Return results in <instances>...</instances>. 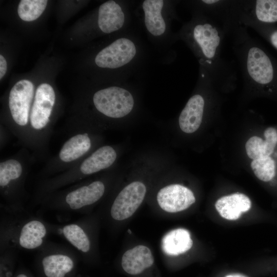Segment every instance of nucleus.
Returning a JSON list of instances; mask_svg holds the SVG:
<instances>
[{
	"instance_id": "nucleus-6",
	"label": "nucleus",
	"mask_w": 277,
	"mask_h": 277,
	"mask_svg": "<svg viewBox=\"0 0 277 277\" xmlns=\"http://www.w3.org/2000/svg\"><path fill=\"white\" fill-rule=\"evenodd\" d=\"M91 103L95 112L104 118L116 120L130 114L135 101L127 82L95 91Z\"/></svg>"
},
{
	"instance_id": "nucleus-23",
	"label": "nucleus",
	"mask_w": 277,
	"mask_h": 277,
	"mask_svg": "<svg viewBox=\"0 0 277 277\" xmlns=\"http://www.w3.org/2000/svg\"><path fill=\"white\" fill-rule=\"evenodd\" d=\"M225 277H246L243 275L240 274H231L226 276Z\"/></svg>"
},
{
	"instance_id": "nucleus-2",
	"label": "nucleus",
	"mask_w": 277,
	"mask_h": 277,
	"mask_svg": "<svg viewBox=\"0 0 277 277\" xmlns=\"http://www.w3.org/2000/svg\"><path fill=\"white\" fill-rule=\"evenodd\" d=\"M181 1L144 0L138 2L134 14L141 28L145 31L149 42L162 55L172 54L171 46L177 41L176 33L171 24L180 21L176 7ZM175 53V52H174Z\"/></svg>"
},
{
	"instance_id": "nucleus-25",
	"label": "nucleus",
	"mask_w": 277,
	"mask_h": 277,
	"mask_svg": "<svg viewBox=\"0 0 277 277\" xmlns=\"http://www.w3.org/2000/svg\"><path fill=\"white\" fill-rule=\"evenodd\" d=\"M128 232H129V233L131 232V231L129 229L128 230Z\"/></svg>"
},
{
	"instance_id": "nucleus-1",
	"label": "nucleus",
	"mask_w": 277,
	"mask_h": 277,
	"mask_svg": "<svg viewBox=\"0 0 277 277\" xmlns=\"http://www.w3.org/2000/svg\"><path fill=\"white\" fill-rule=\"evenodd\" d=\"M191 18L176 32L181 40L196 57L199 67L209 74L221 89L233 88L238 80L232 61L222 55L223 41L227 36L223 27L211 18L196 11H190Z\"/></svg>"
},
{
	"instance_id": "nucleus-9",
	"label": "nucleus",
	"mask_w": 277,
	"mask_h": 277,
	"mask_svg": "<svg viewBox=\"0 0 277 277\" xmlns=\"http://www.w3.org/2000/svg\"><path fill=\"white\" fill-rule=\"evenodd\" d=\"M108 168L109 166L106 164L105 156L96 149L71 169L47 180L43 190L51 191Z\"/></svg>"
},
{
	"instance_id": "nucleus-7",
	"label": "nucleus",
	"mask_w": 277,
	"mask_h": 277,
	"mask_svg": "<svg viewBox=\"0 0 277 277\" xmlns=\"http://www.w3.org/2000/svg\"><path fill=\"white\" fill-rule=\"evenodd\" d=\"M36 161L31 151L24 147L13 155L2 159L0 187L3 193L6 195L13 193Z\"/></svg>"
},
{
	"instance_id": "nucleus-24",
	"label": "nucleus",
	"mask_w": 277,
	"mask_h": 277,
	"mask_svg": "<svg viewBox=\"0 0 277 277\" xmlns=\"http://www.w3.org/2000/svg\"><path fill=\"white\" fill-rule=\"evenodd\" d=\"M16 277H28V276L24 274H21L18 275Z\"/></svg>"
},
{
	"instance_id": "nucleus-8",
	"label": "nucleus",
	"mask_w": 277,
	"mask_h": 277,
	"mask_svg": "<svg viewBox=\"0 0 277 277\" xmlns=\"http://www.w3.org/2000/svg\"><path fill=\"white\" fill-rule=\"evenodd\" d=\"M181 3L189 11L201 13L219 23L228 36L238 24L236 16V0H188Z\"/></svg>"
},
{
	"instance_id": "nucleus-13",
	"label": "nucleus",
	"mask_w": 277,
	"mask_h": 277,
	"mask_svg": "<svg viewBox=\"0 0 277 277\" xmlns=\"http://www.w3.org/2000/svg\"><path fill=\"white\" fill-rule=\"evenodd\" d=\"M154 263V258L147 247L138 245L128 250L122 258V267L127 273L136 275L150 267Z\"/></svg>"
},
{
	"instance_id": "nucleus-12",
	"label": "nucleus",
	"mask_w": 277,
	"mask_h": 277,
	"mask_svg": "<svg viewBox=\"0 0 277 277\" xmlns=\"http://www.w3.org/2000/svg\"><path fill=\"white\" fill-rule=\"evenodd\" d=\"M105 191L104 183L96 180L80 185L67 192L63 196V201L73 210L79 209L98 201Z\"/></svg>"
},
{
	"instance_id": "nucleus-20",
	"label": "nucleus",
	"mask_w": 277,
	"mask_h": 277,
	"mask_svg": "<svg viewBox=\"0 0 277 277\" xmlns=\"http://www.w3.org/2000/svg\"><path fill=\"white\" fill-rule=\"evenodd\" d=\"M63 232L66 239L78 250L87 252L90 249L88 237L78 225H68L64 227Z\"/></svg>"
},
{
	"instance_id": "nucleus-17",
	"label": "nucleus",
	"mask_w": 277,
	"mask_h": 277,
	"mask_svg": "<svg viewBox=\"0 0 277 277\" xmlns=\"http://www.w3.org/2000/svg\"><path fill=\"white\" fill-rule=\"evenodd\" d=\"M46 232V228L42 222L36 220L30 221L21 230L19 243L26 249L36 248L43 243Z\"/></svg>"
},
{
	"instance_id": "nucleus-18",
	"label": "nucleus",
	"mask_w": 277,
	"mask_h": 277,
	"mask_svg": "<svg viewBox=\"0 0 277 277\" xmlns=\"http://www.w3.org/2000/svg\"><path fill=\"white\" fill-rule=\"evenodd\" d=\"M42 264L47 277H65L73 267L72 259L63 254L48 255L43 259Z\"/></svg>"
},
{
	"instance_id": "nucleus-4",
	"label": "nucleus",
	"mask_w": 277,
	"mask_h": 277,
	"mask_svg": "<svg viewBox=\"0 0 277 277\" xmlns=\"http://www.w3.org/2000/svg\"><path fill=\"white\" fill-rule=\"evenodd\" d=\"M70 136L65 141L58 152L48 159L41 173L51 175L62 173L72 168L94 151V136L90 126L70 124Z\"/></svg>"
},
{
	"instance_id": "nucleus-19",
	"label": "nucleus",
	"mask_w": 277,
	"mask_h": 277,
	"mask_svg": "<svg viewBox=\"0 0 277 277\" xmlns=\"http://www.w3.org/2000/svg\"><path fill=\"white\" fill-rule=\"evenodd\" d=\"M47 3L46 0H22L17 8L18 16L24 21H34L43 13Z\"/></svg>"
},
{
	"instance_id": "nucleus-10",
	"label": "nucleus",
	"mask_w": 277,
	"mask_h": 277,
	"mask_svg": "<svg viewBox=\"0 0 277 277\" xmlns=\"http://www.w3.org/2000/svg\"><path fill=\"white\" fill-rule=\"evenodd\" d=\"M146 192L145 185L135 181L126 186L117 195L111 208L112 217L117 221L129 218L143 202Z\"/></svg>"
},
{
	"instance_id": "nucleus-11",
	"label": "nucleus",
	"mask_w": 277,
	"mask_h": 277,
	"mask_svg": "<svg viewBox=\"0 0 277 277\" xmlns=\"http://www.w3.org/2000/svg\"><path fill=\"white\" fill-rule=\"evenodd\" d=\"M157 201L163 210L174 213L187 209L195 202V198L189 188L180 184H171L159 190Z\"/></svg>"
},
{
	"instance_id": "nucleus-15",
	"label": "nucleus",
	"mask_w": 277,
	"mask_h": 277,
	"mask_svg": "<svg viewBox=\"0 0 277 277\" xmlns=\"http://www.w3.org/2000/svg\"><path fill=\"white\" fill-rule=\"evenodd\" d=\"M265 140L253 136L247 141L245 148L247 155L253 160L270 156L277 144V132L273 127L267 128L264 132Z\"/></svg>"
},
{
	"instance_id": "nucleus-3",
	"label": "nucleus",
	"mask_w": 277,
	"mask_h": 277,
	"mask_svg": "<svg viewBox=\"0 0 277 277\" xmlns=\"http://www.w3.org/2000/svg\"><path fill=\"white\" fill-rule=\"evenodd\" d=\"M56 95L54 88L42 83L36 88L32 105L29 123L28 146L36 160H48L49 143L56 116Z\"/></svg>"
},
{
	"instance_id": "nucleus-5",
	"label": "nucleus",
	"mask_w": 277,
	"mask_h": 277,
	"mask_svg": "<svg viewBox=\"0 0 277 277\" xmlns=\"http://www.w3.org/2000/svg\"><path fill=\"white\" fill-rule=\"evenodd\" d=\"M35 92L34 85L29 80L16 83L8 97L9 115L2 121V126L27 148L30 113Z\"/></svg>"
},
{
	"instance_id": "nucleus-16",
	"label": "nucleus",
	"mask_w": 277,
	"mask_h": 277,
	"mask_svg": "<svg viewBox=\"0 0 277 277\" xmlns=\"http://www.w3.org/2000/svg\"><path fill=\"white\" fill-rule=\"evenodd\" d=\"M193 241L189 232L184 228L172 230L166 233L162 240V248L165 253L178 255L188 251Z\"/></svg>"
},
{
	"instance_id": "nucleus-21",
	"label": "nucleus",
	"mask_w": 277,
	"mask_h": 277,
	"mask_svg": "<svg viewBox=\"0 0 277 277\" xmlns=\"http://www.w3.org/2000/svg\"><path fill=\"white\" fill-rule=\"evenodd\" d=\"M251 168L255 176L264 182L270 181L275 174V162L270 156L253 160Z\"/></svg>"
},
{
	"instance_id": "nucleus-22",
	"label": "nucleus",
	"mask_w": 277,
	"mask_h": 277,
	"mask_svg": "<svg viewBox=\"0 0 277 277\" xmlns=\"http://www.w3.org/2000/svg\"><path fill=\"white\" fill-rule=\"evenodd\" d=\"M7 71V62L2 55H0V78L4 77Z\"/></svg>"
},
{
	"instance_id": "nucleus-14",
	"label": "nucleus",
	"mask_w": 277,
	"mask_h": 277,
	"mask_svg": "<svg viewBox=\"0 0 277 277\" xmlns=\"http://www.w3.org/2000/svg\"><path fill=\"white\" fill-rule=\"evenodd\" d=\"M251 206L249 198L244 194L235 193L220 198L215 206L220 215L227 220L238 219L243 212L248 211Z\"/></svg>"
}]
</instances>
